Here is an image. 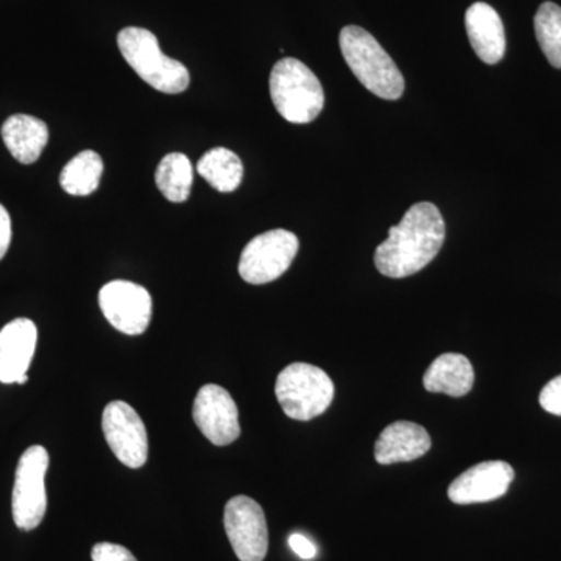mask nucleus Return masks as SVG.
<instances>
[{"instance_id": "1", "label": "nucleus", "mask_w": 561, "mask_h": 561, "mask_svg": "<svg viewBox=\"0 0 561 561\" xmlns=\"http://www.w3.org/2000/svg\"><path fill=\"white\" fill-rule=\"evenodd\" d=\"M445 236V220L437 206L430 202L416 203L400 224L390 228L389 238L376 249V268L387 278L415 275L440 253Z\"/></svg>"}, {"instance_id": "2", "label": "nucleus", "mask_w": 561, "mask_h": 561, "mask_svg": "<svg viewBox=\"0 0 561 561\" xmlns=\"http://www.w3.org/2000/svg\"><path fill=\"white\" fill-rule=\"evenodd\" d=\"M339 41L343 58L362 87L386 101H398L404 94V77L375 36L357 25H348Z\"/></svg>"}, {"instance_id": "3", "label": "nucleus", "mask_w": 561, "mask_h": 561, "mask_svg": "<svg viewBox=\"0 0 561 561\" xmlns=\"http://www.w3.org/2000/svg\"><path fill=\"white\" fill-rule=\"evenodd\" d=\"M122 57L153 90L180 94L190 88V70L161 50L153 33L146 28L127 27L117 35Z\"/></svg>"}, {"instance_id": "4", "label": "nucleus", "mask_w": 561, "mask_h": 561, "mask_svg": "<svg viewBox=\"0 0 561 561\" xmlns=\"http://www.w3.org/2000/svg\"><path fill=\"white\" fill-rule=\"evenodd\" d=\"M271 95L276 111L290 124L316 121L324 106L320 80L297 58H283L273 66Z\"/></svg>"}, {"instance_id": "5", "label": "nucleus", "mask_w": 561, "mask_h": 561, "mask_svg": "<svg viewBox=\"0 0 561 561\" xmlns=\"http://www.w3.org/2000/svg\"><path fill=\"white\" fill-rule=\"evenodd\" d=\"M334 382L316 365L295 362L276 379L275 393L291 420L309 421L328 411L334 400Z\"/></svg>"}, {"instance_id": "6", "label": "nucleus", "mask_w": 561, "mask_h": 561, "mask_svg": "<svg viewBox=\"0 0 561 561\" xmlns=\"http://www.w3.org/2000/svg\"><path fill=\"white\" fill-rule=\"evenodd\" d=\"M49 463V453L39 445L25 449L18 463L11 507L14 524L21 530L36 529L46 516V474Z\"/></svg>"}, {"instance_id": "7", "label": "nucleus", "mask_w": 561, "mask_h": 561, "mask_svg": "<svg viewBox=\"0 0 561 561\" xmlns=\"http://www.w3.org/2000/svg\"><path fill=\"white\" fill-rule=\"evenodd\" d=\"M298 249H300V242L294 232L286 230L262 232L243 249L239 273L243 280L254 286L272 283L289 271Z\"/></svg>"}, {"instance_id": "8", "label": "nucleus", "mask_w": 561, "mask_h": 561, "mask_svg": "<svg viewBox=\"0 0 561 561\" xmlns=\"http://www.w3.org/2000/svg\"><path fill=\"white\" fill-rule=\"evenodd\" d=\"M225 530L236 557L241 561H264L268 551L265 513L249 496H234L225 505Z\"/></svg>"}, {"instance_id": "9", "label": "nucleus", "mask_w": 561, "mask_h": 561, "mask_svg": "<svg viewBox=\"0 0 561 561\" xmlns=\"http://www.w3.org/2000/svg\"><path fill=\"white\" fill-rule=\"evenodd\" d=\"M102 430L111 451L125 467H144L149 457V435L139 413L128 402L113 401L102 415Z\"/></svg>"}, {"instance_id": "10", "label": "nucleus", "mask_w": 561, "mask_h": 561, "mask_svg": "<svg viewBox=\"0 0 561 561\" xmlns=\"http://www.w3.org/2000/svg\"><path fill=\"white\" fill-rule=\"evenodd\" d=\"M99 305L111 327L127 335H140L151 321V295L131 280H111L99 294Z\"/></svg>"}, {"instance_id": "11", "label": "nucleus", "mask_w": 561, "mask_h": 561, "mask_svg": "<svg viewBox=\"0 0 561 561\" xmlns=\"http://www.w3.org/2000/svg\"><path fill=\"white\" fill-rule=\"evenodd\" d=\"M195 424L213 445L228 446L241 435L239 411L230 391L206 383L195 397L192 409Z\"/></svg>"}, {"instance_id": "12", "label": "nucleus", "mask_w": 561, "mask_h": 561, "mask_svg": "<svg viewBox=\"0 0 561 561\" xmlns=\"http://www.w3.org/2000/svg\"><path fill=\"white\" fill-rule=\"evenodd\" d=\"M515 470L507 461L489 460L474 465L449 485L448 497L454 504H482L500 500L511 489Z\"/></svg>"}, {"instance_id": "13", "label": "nucleus", "mask_w": 561, "mask_h": 561, "mask_svg": "<svg viewBox=\"0 0 561 561\" xmlns=\"http://www.w3.org/2000/svg\"><path fill=\"white\" fill-rule=\"evenodd\" d=\"M38 330L28 319L10 321L0 331V382L25 383L35 356Z\"/></svg>"}, {"instance_id": "14", "label": "nucleus", "mask_w": 561, "mask_h": 561, "mask_svg": "<svg viewBox=\"0 0 561 561\" xmlns=\"http://www.w3.org/2000/svg\"><path fill=\"white\" fill-rule=\"evenodd\" d=\"M430 432L412 421L391 423L379 435L375 445V459L381 465L401 463L420 459L430 453Z\"/></svg>"}, {"instance_id": "15", "label": "nucleus", "mask_w": 561, "mask_h": 561, "mask_svg": "<svg viewBox=\"0 0 561 561\" xmlns=\"http://www.w3.org/2000/svg\"><path fill=\"white\" fill-rule=\"evenodd\" d=\"M468 38L476 55L486 65H496L505 54V32L497 11L489 3L476 2L465 14Z\"/></svg>"}, {"instance_id": "16", "label": "nucleus", "mask_w": 561, "mask_h": 561, "mask_svg": "<svg viewBox=\"0 0 561 561\" xmlns=\"http://www.w3.org/2000/svg\"><path fill=\"white\" fill-rule=\"evenodd\" d=\"M423 386L431 393H445L453 398L465 397L474 386V368L463 354H442L424 373Z\"/></svg>"}, {"instance_id": "17", "label": "nucleus", "mask_w": 561, "mask_h": 561, "mask_svg": "<svg viewBox=\"0 0 561 561\" xmlns=\"http://www.w3.org/2000/svg\"><path fill=\"white\" fill-rule=\"evenodd\" d=\"M7 149L22 164H33L49 142V128L38 117L14 114L2 125Z\"/></svg>"}, {"instance_id": "18", "label": "nucleus", "mask_w": 561, "mask_h": 561, "mask_svg": "<svg viewBox=\"0 0 561 561\" xmlns=\"http://www.w3.org/2000/svg\"><path fill=\"white\" fill-rule=\"evenodd\" d=\"M198 175L203 176L214 190L232 192L241 186L243 165L234 151L216 147L203 154L197 164Z\"/></svg>"}, {"instance_id": "19", "label": "nucleus", "mask_w": 561, "mask_h": 561, "mask_svg": "<svg viewBox=\"0 0 561 561\" xmlns=\"http://www.w3.org/2000/svg\"><path fill=\"white\" fill-rule=\"evenodd\" d=\"M102 173L101 154L92 150H84L65 165L60 175V184L69 195L87 197L99 190Z\"/></svg>"}, {"instance_id": "20", "label": "nucleus", "mask_w": 561, "mask_h": 561, "mask_svg": "<svg viewBox=\"0 0 561 561\" xmlns=\"http://www.w3.org/2000/svg\"><path fill=\"white\" fill-rule=\"evenodd\" d=\"M158 190L169 202L183 203L190 198L194 171L190 158L183 153H169L162 158L154 173Z\"/></svg>"}, {"instance_id": "21", "label": "nucleus", "mask_w": 561, "mask_h": 561, "mask_svg": "<svg viewBox=\"0 0 561 561\" xmlns=\"http://www.w3.org/2000/svg\"><path fill=\"white\" fill-rule=\"evenodd\" d=\"M535 35L551 66L561 69V7L542 3L535 14Z\"/></svg>"}, {"instance_id": "22", "label": "nucleus", "mask_w": 561, "mask_h": 561, "mask_svg": "<svg viewBox=\"0 0 561 561\" xmlns=\"http://www.w3.org/2000/svg\"><path fill=\"white\" fill-rule=\"evenodd\" d=\"M92 561H138L127 548L114 542H99L92 548Z\"/></svg>"}, {"instance_id": "23", "label": "nucleus", "mask_w": 561, "mask_h": 561, "mask_svg": "<svg viewBox=\"0 0 561 561\" xmlns=\"http://www.w3.org/2000/svg\"><path fill=\"white\" fill-rule=\"evenodd\" d=\"M540 404L546 412L561 416V375L546 383L540 393Z\"/></svg>"}, {"instance_id": "24", "label": "nucleus", "mask_w": 561, "mask_h": 561, "mask_svg": "<svg viewBox=\"0 0 561 561\" xmlns=\"http://www.w3.org/2000/svg\"><path fill=\"white\" fill-rule=\"evenodd\" d=\"M289 546L291 551L297 553L302 560H312L317 556L316 545L305 537V535L294 534L290 535Z\"/></svg>"}, {"instance_id": "25", "label": "nucleus", "mask_w": 561, "mask_h": 561, "mask_svg": "<svg viewBox=\"0 0 561 561\" xmlns=\"http://www.w3.org/2000/svg\"><path fill=\"white\" fill-rule=\"evenodd\" d=\"M11 243V217L5 206L0 203V261L5 256Z\"/></svg>"}]
</instances>
